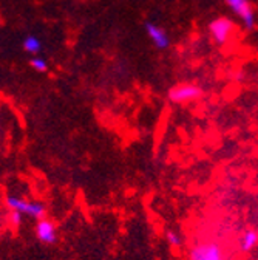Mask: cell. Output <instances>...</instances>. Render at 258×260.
Returning <instances> with one entry per match:
<instances>
[{
  "mask_svg": "<svg viewBox=\"0 0 258 260\" xmlns=\"http://www.w3.org/2000/svg\"><path fill=\"white\" fill-rule=\"evenodd\" d=\"M5 203L11 211H19L23 215L34 220H42L47 215V206L41 202H28L22 197H17V195L8 193Z\"/></svg>",
  "mask_w": 258,
  "mask_h": 260,
  "instance_id": "cell-1",
  "label": "cell"
},
{
  "mask_svg": "<svg viewBox=\"0 0 258 260\" xmlns=\"http://www.w3.org/2000/svg\"><path fill=\"white\" fill-rule=\"evenodd\" d=\"M203 96V90L200 85L197 84H189V82H184V84H176L173 85L169 93H167V98L169 101L173 103V104H186V103H192V101H197Z\"/></svg>",
  "mask_w": 258,
  "mask_h": 260,
  "instance_id": "cell-2",
  "label": "cell"
},
{
  "mask_svg": "<svg viewBox=\"0 0 258 260\" xmlns=\"http://www.w3.org/2000/svg\"><path fill=\"white\" fill-rule=\"evenodd\" d=\"M235 31V23L229 17H216L209 23V35L216 45L228 44Z\"/></svg>",
  "mask_w": 258,
  "mask_h": 260,
  "instance_id": "cell-3",
  "label": "cell"
},
{
  "mask_svg": "<svg viewBox=\"0 0 258 260\" xmlns=\"http://www.w3.org/2000/svg\"><path fill=\"white\" fill-rule=\"evenodd\" d=\"M189 260H226V254L216 242H201L189 251Z\"/></svg>",
  "mask_w": 258,
  "mask_h": 260,
  "instance_id": "cell-4",
  "label": "cell"
},
{
  "mask_svg": "<svg viewBox=\"0 0 258 260\" xmlns=\"http://www.w3.org/2000/svg\"><path fill=\"white\" fill-rule=\"evenodd\" d=\"M228 8L241 19L246 29H253L255 26V13L250 0H226Z\"/></svg>",
  "mask_w": 258,
  "mask_h": 260,
  "instance_id": "cell-5",
  "label": "cell"
},
{
  "mask_svg": "<svg viewBox=\"0 0 258 260\" xmlns=\"http://www.w3.org/2000/svg\"><path fill=\"white\" fill-rule=\"evenodd\" d=\"M34 236L44 245H54L57 242V230H56L54 221L47 217L42 220H38L36 228H34Z\"/></svg>",
  "mask_w": 258,
  "mask_h": 260,
  "instance_id": "cell-6",
  "label": "cell"
},
{
  "mask_svg": "<svg viewBox=\"0 0 258 260\" xmlns=\"http://www.w3.org/2000/svg\"><path fill=\"white\" fill-rule=\"evenodd\" d=\"M144 29L147 32L149 39L152 41V44L158 48V50H166L170 45V38L166 32V29H163L159 25L153 23V22H145L144 23Z\"/></svg>",
  "mask_w": 258,
  "mask_h": 260,
  "instance_id": "cell-7",
  "label": "cell"
},
{
  "mask_svg": "<svg viewBox=\"0 0 258 260\" xmlns=\"http://www.w3.org/2000/svg\"><path fill=\"white\" fill-rule=\"evenodd\" d=\"M258 245V231L256 230H246L238 240V248L241 252H250Z\"/></svg>",
  "mask_w": 258,
  "mask_h": 260,
  "instance_id": "cell-8",
  "label": "cell"
},
{
  "mask_svg": "<svg viewBox=\"0 0 258 260\" xmlns=\"http://www.w3.org/2000/svg\"><path fill=\"white\" fill-rule=\"evenodd\" d=\"M22 47H23V51H26L28 54L31 56H38L42 50V42L38 36L34 35H28L23 42H22Z\"/></svg>",
  "mask_w": 258,
  "mask_h": 260,
  "instance_id": "cell-9",
  "label": "cell"
},
{
  "mask_svg": "<svg viewBox=\"0 0 258 260\" xmlns=\"http://www.w3.org/2000/svg\"><path fill=\"white\" fill-rule=\"evenodd\" d=\"M29 65H31V69H33L34 72L38 73H45L48 70V63L44 57L41 56H33L29 59Z\"/></svg>",
  "mask_w": 258,
  "mask_h": 260,
  "instance_id": "cell-10",
  "label": "cell"
},
{
  "mask_svg": "<svg viewBox=\"0 0 258 260\" xmlns=\"http://www.w3.org/2000/svg\"><path fill=\"white\" fill-rule=\"evenodd\" d=\"M164 237H166V242L169 243V246H172V248H179V246L182 245V237H181V234L176 233V231H173V230H167Z\"/></svg>",
  "mask_w": 258,
  "mask_h": 260,
  "instance_id": "cell-11",
  "label": "cell"
},
{
  "mask_svg": "<svg viewBox=\"0 0 258 260\" xmlns=\"http://www.w3.org/2000/svg\"><path fill=\"white\" fill-rule=\"evenodd\" d=\"M22 218H23V214L19 211H10L8 214V223L11 228H19L22 224Z\"/></svg>",
  "mask_w": 258,
  "mask_h": 260,
  "instance_id": "cell-12",
  "label": "cell"
}]
</instances>
